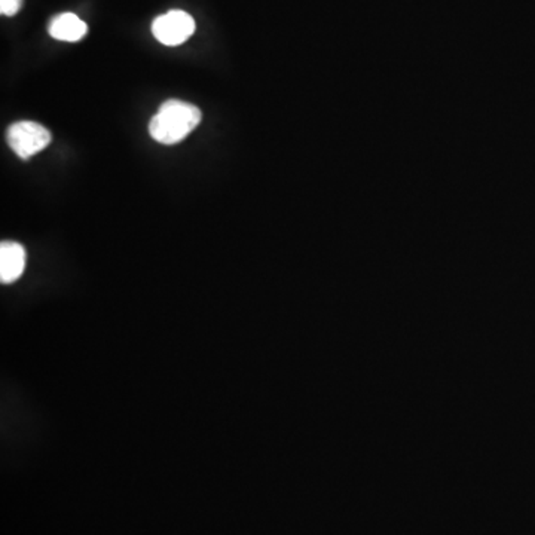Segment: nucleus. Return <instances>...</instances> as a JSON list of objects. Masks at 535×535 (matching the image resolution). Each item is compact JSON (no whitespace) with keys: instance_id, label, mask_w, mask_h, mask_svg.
Segmentation results:
<instances>
[{"instance_id":"3","label":"nucleus","mask_w":535,"mask_h":535,"mask_svg":"<svg viewBox=\"0 0 535 535\" xmlns=\"http://www.w3.org/2000/svg\"><path fill=\"white\" fill-rule=\"evenodd\" d=\"M195 32V22L185 11H168L164 15L155 18L152 33L158 42L166 47H178L186 42Z\"/></svg>"},{"instance_id":"6","label":"nucleus","mask_w":535,"mask_h":535,"mask_svg":"<svg viewBox=\"0 0 535 535\" xmlns=\"http://www.w3.org/2000/svg\"><path fill=\"white\" fill-rule=\"evenodd\" d=\"M23 6V0H0V14L6 17H14L20 13Z\"/></svg>"},{"instance_id":"4","label":"nucleus","mask_w":535,"mask_h":535,"mask_svg":"<svg viewBox=\"0 0 535 535\" xmlns=\"http://www.w3.org/2000/svg\"><path fill=\"white\" fill-rule=\"evenodd\" d=\"M26 268V250L15 241L0 244V281L9 285L23 276Z\"/></svg>"},{"instance_id":"1","label":"nucleus","mask_w":535,"mask_h":535,"mask_svg":"<svg viewBox=\"0 0 535 535\" xmlns=\"http://www.w3.org/2000/svg\"><path fill=\"white\" fill-rule=\"evenodd\" d=\"M201 118L200 109L191 103L168 100L149 123V132L161 145H176L200 125Z\"/></svg>"},{"instance_id":"2","label":"nucleus","mask_w":535,"mask_h":535,"mask_svg":"<svg viewBox=\"0 0 535 535\" xmlns=\"http://www.w3.org/2000/svg\"><path fill=\"white\" fill-rule=\"evenodd\" d=\"M6 141L9 148L22 159H29L42 152L51 143V132L41 123L33 121H20L8 128Z\"/></svg>"},{"instance_id":"5","label":"nucleus","mask_w":535,"mask_h":535,"mask_svg":"<svg viewBox=\"0 0 535 535\" xmlns=\"http://www.w3.org/2000/svg\"><path fill=\"white\" fill-rule=\"evenodd\" d=\"M50 34L51 38L61 41V42H77L86 38L88 33V26L82 22L81 18L72 13L59 14L52 18L50 24Z\"/></svg>"}]
</instances>
